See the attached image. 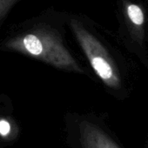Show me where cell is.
Listing matches in <instances>:
<instances>
[{
	"mask_svg": "<svg viewBox=\"0 0 148 148\" xmlns=\"http://www.w3.org/2000/svg\"><path fill=\"white\" fill-rule=\"evenodd\" d=\"M79 134L82 148H119L101 128L88 121L80 123Z\"/></svg>",
	"mask_w": 148,
	"mask_h": 148,
	"instance_id": "cell-3",
	"label": "cell"
},
{
	"mask_svg": "<svg viewBox=\"0 0 148 148\" xmlns=\"http://www.w3.org/2000/svg\"><path fill=\"white\" fill-rule=\"evenodd\" d=\"M71 27L99 78L107 86L119 88L121 81L118 69L104 45L78 21L71 20Z\"/></svg>",
	"mask_w": 148,
	"mask_h": 148,
	"instance_id": "cell-2",
	"label": "cell"
},
{
	"mask_svg": "<svg viewBox=\"0 0 148 148\" xmlns=\"http://www.w3.org/2000/svg\"><path fill=\"white\" fill-rule=\"evenodd\" d=\"M17 1L18 0H0V20L6 16Z\"/></svg>",
	"mask_w": 148,
	"mask_h": 148,
	"instance_id": "cell-5",
	"label": "cell"
},
{
	"mask_svg": "<svg viewBox=\"0 0 148 148\" xmlns=\"http://www.w3.org/2000/svg\"><path fill=\"white\" fill-rule=\"evenodd\" d=\"M5 46L10 51L37 58L61 70L84 72L79 62L64 46L58 33L45 26L12 37Z\"/></svg>",
	"mask_w": 148,
	"mask_h": 148,
	"instance_id": "cell-1",
	"label": "cell"
},
{
	"mask_svg": "<svg viewBox=\"0 0 148 148\" xmlns=\"http://www.w3.org/2000/svg\"><path fill=\"white\" fill-rule=\"evenodd\" d=\"M10 124L5 120V119H1L0 120V134H1L3 137H5L8 135V133L10 132Z\"/></svg>",
	"mask_w": 148,
	"mask_h": 148,
	"instance_id": "cell-6",
	"label": "cell"
},
{
	"mask_svg": "<svg viewBox=\"0 0 148 148\" xmlns=\"http://www.w3.org/2000/svg\"><path fill=\"white\" fill-rule=\"evenodd\" d=\"M126 13L130 21L135 26H142L145 22V16L141 8L134 4H129L126 7Z\"/></svg>",
	"mask_w": 148,
	"mask_h": 148,
	"instance_id": "cell-4",
	"label": "cell"
}]
</instances>
